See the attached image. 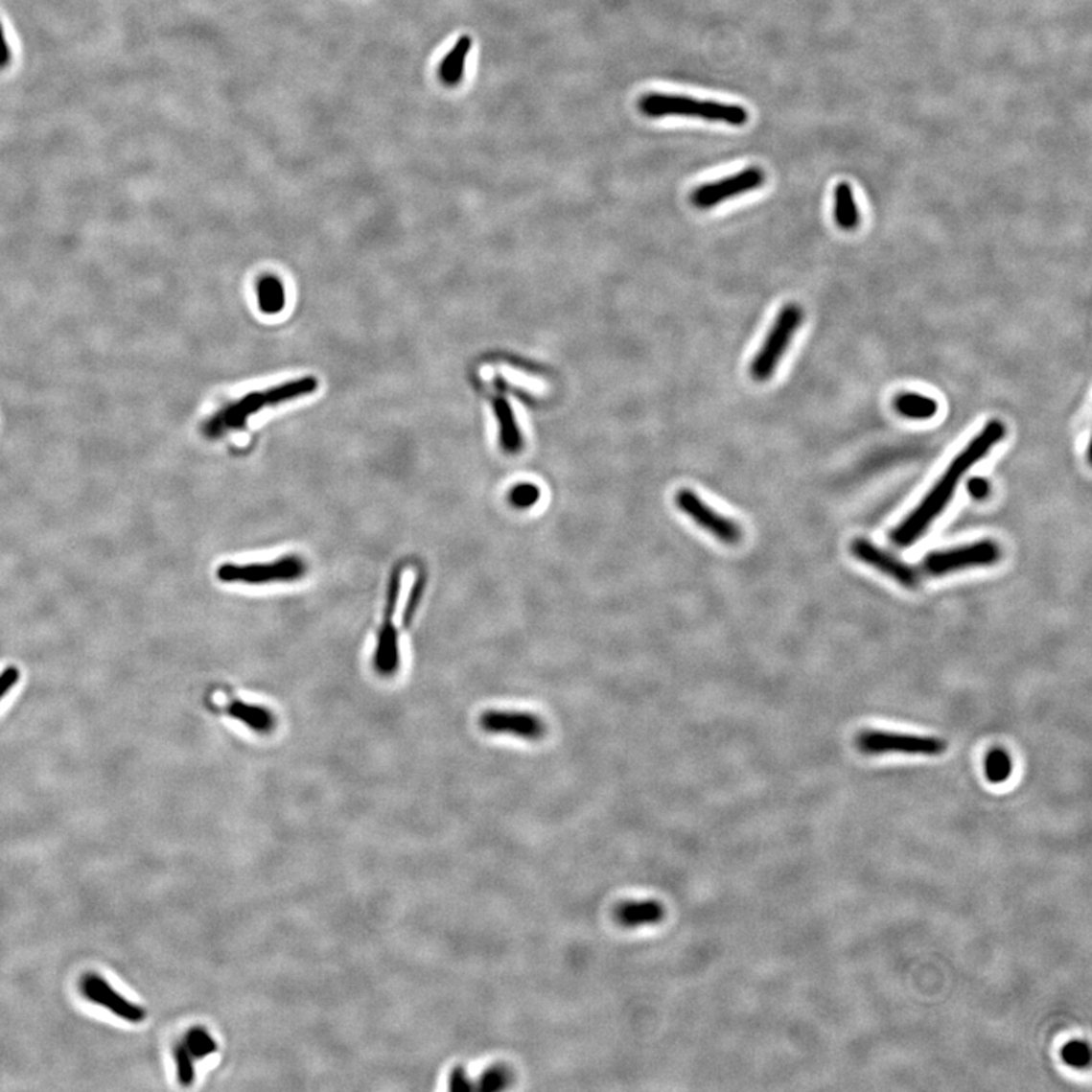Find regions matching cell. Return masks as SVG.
I'll list each match as a JSON object with an SVG mask.
<instances>
[{
	"mask_svg": "<svg viewBox=\"0 0 1092 1092\" xmlns=\"http://www.w3.org/2000/svg\"><path fill=\"white\" fill-rule=\"evenodd\" d=\"M1005 434L1006 427L1002 421L987 422V427L964 448L955 460L951 461L947 471L943 472V476L938 479V483L932 487L929 494L925 495L918 507L915 508L914 512L891 533L893 544L906 548L918 541L932 525L933 521L943 512V508L947 507L962 476H965L977 461L982 460L991 448L1005 437Z\"/></svg>",
	"mask_w": 1092,
	"mask_h": 1092,
	"instance_id": "cell-1",
	"label": "cell"
},
{
	"mask_svg": "<svg viewBox=\"0 0 1092 1092\" xmlns=\"http://www.w3.org/2000/svg\"><path fill=\"white\" fill-rule=\"evenodd\" d=\"M317 388V380L313 377L301 378L296 382L286 383L278 387L270 388L266 392L251 393L237 403L231 404L223 410L215 414L210 421L203 425V434L216 439V437L242 429L252 414L258 413L266 407L278 406L286 401L294 400L299 396L310 395Z\"/></svg>",
	"mask_w": 1092,
	"mask_h": 1092,
	"instance_id": "cell-2",
	"label": "cell"
},
{
	"mask_svg": "<svg viewBox=\"0 0 1092 1092\" xmlns=\"http://www.w3.org/2000/svg\"><path fill=\"white\" fill-rule=\"evenodd\" d=\"M639 108L646 117L653 119L671 116L697 117L710 122H724L733 127H742L748 122V113L744 106L721 104V102L697 101L689 96L648 93L639 101Z\"/></svg>",
	"mask_w": 1092,
	"mask_h": 1092,
	"instance_id": "cell-3",
	"label": "cell"
},
{
	"mask_svg": "<svg viewBox=\"0 0 1092 1092\" xmlns=\"http://www.w3.org/2000/svg\"><path fill=\"white\" fill-rule=\"evenodd\" d=\"M802 322V310L797 304L784 305L777 314L770 333L750 366V374L755 382H768L773 377Z\"/></svg>",
	"mask_w": 1092,
	"mask_h": 1092,
	"instance_id": "cell-4",
	"label": "cell"
},
{
	"mask_svg": "<svg viewBox=\"0 0 1092 1092\" xmlns=\"http://www.w3.org/2000/svg\"><path fill=\"white\" fill-rule=\"evenodd\" d=\"M307 573V562L301 555H283L270 563H223L218 568L219 580L223 583H242V585H270V583H283V581L301 580Z\"/></svg>",
	"mask_w": 1092,
	"mask_h": 1092,
	"instance_id": "cell-5",
	"label": "cell"
},
{
	"mask_svg": "<svg viewBox=\"0 0 1092 1092\" xmlns=\"http://www.w3.org/2000/svg\"><path fill=\"white\" fill-rule=\"evenodd\" d=\"M1000 559H1002L1000 546L994 541L985 539L956 548L930 552L918 569L922 575L942 577L971 568L992 567Z\"/></svg>",
	"mask_w": 1092,
	"mask_h": 1092,
	"instance_id": "cell-6",
	"label": "cell"
},
{
	"mask_svg": "<svg viewBox=\"0 0 1092 1092\" xmlns=\"http://www.w3.org/2000/svg\"><path fill=\"white\" fill-rule=\"evenodd\" d=\"M403 565H398L392 570L388 580L387 596H385L384 617L378 633L377 646L374 653V668L383 677H392L398 672L401 664L400 636L393 625V615L398 606L401 595V583H403Z\"/></svg>",
	"mask_w": 1092,
	"mask_h": 1092,
	"instance_id": "cell-7",
	"label": "cell"
},
{
	"mask_svg": "<svg viewBox=\"0 0 1092 1092\" xmlns=\"http://www.w3.org/2000/svg\"><path fill=\"white\" fill-rule=\"evenodd\" d=\"M857 748L865 755H885L903 753L912 755H940L947 750V742L940 737L918 736V734L891 733L868 730L860 733L856 740Z\"/></svg>",
	"mask_w": 1092,
	"mask_h": 1092,
	"instance_id": "cell-8",
	"label": "cell"
},
{
	"mask_svg": "<svg viewBox=\"0 0 1092 1092\" xmlns=\"http://www.w3.org/2000/svg\"><path fill=\"white\" fill-rule=\"evenodd\" d=\"M675 505L680 512L697 523L700 528L710 533L713 538L727 545H736L742 539V528L734 520L716 512L693 490L682 489L675 494Z\"/></svg>",
	"mask_w": 1092,
	"mask_h": 1092,
	"instance_id": "cell-9",
	"label": "cell"
},
{
	"mask_svg": "<svg viewBox=\"0 0 1092 1092\" xmlns=\"http://www.w3.org/2000/svg\"><path fill=\"white\" fill-rule=\"evenodd\" d=\"M763 182H765V174L762 169L747 168L732 176L700 185L693 190L690 200L700 210H710L719 203L762 187Z\"/></svg>",
	"mask_w": 1092,
	"mask_h": 1092,
	"instance_id": "cell-10",
	"label": "cell"
},
{
	"mask_svg": "<svg viewBox=\"0 0 1092 1092\" xmlns=\"http://www.w3.org/2000/svg\"><path fill=\"white\" fill-rule=\"evenodd\" d=\"M851 552L857 560L864 562L868 567L880 570L904 588H918L919 583H921L922 573L918 568L911 567L908 563L898 559L891 552L885 551L872 542L867 541V539H856L851 545Z\"/></svg>",
	"mask_w": 1092,
	"mask_h": 1092,
	"instance_id": "cell-11",
	"label": "cell"
},
{
	"mask_svg": "<svg viewBox=\"0 0 1092 1092\" xmlns=\"http://www.w3.org/2000/svg\"><path fill=\"white\" fill-rule=\"evenodd\" d=\"M479 727L492 734H510L525 740H541L546 734L544 719L531 711L487 710Z\"/></svg>",
	"mask_w": 1092,
	"mask_h": 1092,
	"instance_id": "cell-12",
	"label": "cell"
},
{
	"mask_svg": "<svg viewBox=\"0 0 1092 1092\" xmlns=\"http://www.w3.org/2000/svg\"><path fill=\"white\" fill-rule=\"evenodd\" d=\"M81 989L85 998L96 1005L104 1006L108 1009L114 1015L129 1021V1023H142L146 1018L145 1009L129 1002L127 998L122 997L119 992L114 991L113 987L102 979L101 976L96 974H88L82 979Z\"/></svg>",
	"mask_w": 1092,
	"mask_h": 1092,
	"instance_id": "cell-13",
	"label": "cell"
},
{
	"mask_svg": "<svg viewBox=\"0 0 1092 1092\" xmlns=\"http://www.w3.org/2000/svg\"><path fill=\"white\" fill-rule=\"evenodd\" d=\"M492 404H494L495 416H497L498 425H500L501 450L508 455L520 454L525 447V440H523V434L521 432L518 421H516L512 406L505 400L504 396H497Z\"/></svg>",
	"mask_w": 1092,
	"mask_h": 1092,
	"instance_id": "cell-14",
	"label": "cell"
},
{
	"mask_svg": "<svg viewBox=\"0 0 1092 1092\" xmlns=\"http://www.w3.org/2000/svg\"><path fill=\"white\" fill-rule=\"evenodd\" d=\"M617 924L627 929L659 924L664 918V908L659 901H627L615 909Z\"/></svg>",
	"mask_w": 1092,
	"mask_h": 1092,
	"instance_id": "cell-15",
	"label": "cell"
},
{
	"mask_svg": "<svg viewBox=\"0 0 1092 1092\" xmlns=\"http://www.w3.org/2000/svg\"><path fill=\"white\" fill-rule=\"evenodd\" d=\"M226 713L258 734L272 733L276 727V719L272 710L263 708V706L249 705L244 701L234 700L226 706Z\"/></svg>",
	"mask_w": 1092,
	"mask_h": 1092,
	"instance_id": "cell-16",
	"label": "cell"
},
{
	"mask_svg": "<svg viewBox=\"0 0 1092 1092\" xmlns=\"http://www.w3.org/2000/svg\"><path fill=\"white\" fill-rule=\"evenodd\" d=\"M833 197H835L833 215H835L839 228L846 229V231L856 228L859 225L860 218L851 185L847 184V182L836 185Z\"/></svg>",
	"mask_w": 1092,
	"mask_h": 1092,
	"instance_id": "cell-17",
	"label": "cell"
},
{
	"mask_svg": "<svg viewBox=\"0 0 1092 1092\" xmlns=\"http://www.w3.org/2000/svg\"><path fill=\"white\" fill-rule=\"evenodd\" d=\"M471 48V36H460L453 51L443 58L442 66H440V78L445 84L455 85L460 82Z\"/></svg>",
	"mask_w": 1092,
	"mask_h": 1092,
	"instance_id": "cell-18",
	"label": "cell"
},
{
	"mask_svg": "<svg viewBox=\"0 0 1092 1092\" xmlns=\"http://www.w3.org/2000/svg\"><path fill=\"white\" fill-rule=\"evenodd\" d=\"M894 408L896 413L901 414L904 418L917 419H930L938 413L937 400H933L930 396L919 395V393H903V395L896 396L894 401Z\"/></svg>",
	"mask_w": 1092,
	"mask_h": 1092,
	"instance_id": "cell-19",
	"label": "cell"
},
{
	"mask_svg": "<svg viewBox=\"0 0 1092 1092\" xmlns=\"http://www.w3.org/2000/svg\"><path fill=\"white\" fill-rule=\"evenodd\" d=\"M258 304L266 314H275L284 309L286 291L276 276H265L258 284Z\"/></svg>",
	"mask_w": 1092,
	"mask_h": 1092,
	"instance_id": "cell-20",
	"label": "cell"
},
{
	"mask_svg": "<svg viewBox=\"0 0 1092 1092\" xmlns=\"http://www.w3.org/2000/svg\"><path fill=\"white\" fill-rule=\"evenodd\" d=\"M182 1045L192 1055L193 1059H203L218 1052V1044L203 1027H192L185 1034Z\"/></svg>",
	"mask_w": 1092,
	"mask_h": 1092,
	"instance_id": "cell-21",
	"label": "cell"
},
{
	"mask_svg": "<svg viewBox=\"0 0 1092 1092\" xmlns=\"http://www.w3.org/2000/svg\"><path fill=\"white\" fill-rule=\"evenodd\" d=\"M985 773L991 783H1003L1012 774V760L1003 748H994L985 760Z\"/></svg>",
	"mask_w": 1092,
	"mask_h": 1092,
	"instance_id": "cell-22",
	"label": "cell"
},
{
	"mask_svg": "<svg viewBox=\"0 0 1092 1092\" xmlns=\"http://www.w3.org/2000/svg\"><path fill=\"white\" fill-rule=\"evenodd\" d=\"M541 489L533 483L516 484L507 495L510 505L518 510H528L541 501Z\"/></svg>",
	"mask_w": 1092,
	"mask_h": 1092,
	"instance_id": "cell-23",
	"label": "cell"
},
{
	"mask_svg": "<svg viewBox=\"0 0 1092 1092\" xmlns=\"http://www.w3.org/2000/svg\"><path fill=\"white\" fill-rule=\"evenodd\" d=\"M510 1081H512L510 1071L502 1067V1065H498V1067L490 1068V1070H487L486 1073L481 1076L478 1085H476V1089L486 1092L501 1091V1089L507 1088V1086L510 1085Z\"/></svg>",
	"mask_w": 1092,
	"mask_h": 1092,
	"instance_id": "cell-24",
	"label": "cell"
},
{
	"mask_svg": "<svg viewBox=\"0 0 1092 1092\" xmlns=\"http://www.w3.org/2000/svg\"><path fill=\"white\" fill-rule=\"evenodd\" d=\"M193 1060H195V1059H193L192 1055H190V1053L187 1052V1049H185L184 1045H182V1044L178 1045V1047H176V1049H174V1062H176V1075H178V1080L182 1086L192 1085L193 1081H195V1078H197V1073H195V1065H193Z\"/></svg>",
	"mask_w": 1092,
	"mask_h": 1092,
	"instance_id": "cell-25",
	"label": "cell"
},
{
	"mask_svg": "<svg viewBox=\"0 0 1092 1092\" xmlns=\"http://www.w3.org/2000/svg\"><path fill=\"white\" fill-rule=\"evenodd\" d=\"M1062 1057L1070 1067L1085 1068L1088 1067L1089 1060H1091V1053H1089V1047L1085 1042L1073 1041L1065 1045V1049L1062 1050Z\"/></svg>",
	"mask_w": 1092,
	"mask_h": 1092,
	"instance_id": "cell-26",
	"label": "cell"
},
{
	"mask_svg": "<svg viewBox=\"0 0 1092 1092\" xmlns=\"http://www.w3.org/2000/svg\"><path fill=\"white\" fill-rule=\"evenodd\" d=\"M425 586H427V575L421 572L414 581L410 596L407 599L406 609H404L403 622L406 627H410L411 621H413L414 614H416L422 595H424Z\"/></svg>",
	"mask_w": 1092,
	"mask_h": 1092,
	"instance_id": "cell-27",
	"label": "cell"
},
{
	"mask_svg": "<svg viewBox=\"0 0 1092 1092\" xmlns=\"http://www.w3.org/2000/svg\"><path fill=\"white\" fill-rule=\"evenodd\" d=\"M450 1089L451 1091H472V1089H476V1085L472 1083L471 1079L466 1075V1071L457 1067L451 1075Z\"/></svg>",
	"mask_w": 1092,
	"mask_h": 1092,
	"instance_id": "cell-28",
	"label": "cell"
},
{
	"mask_svg": "<svg viewBox=\"0 0 1092 1092\" xmlns=\"http://www.w3.org/2000/svg\"><path fill=\"white\" fill-rule=\"evenodd\" d=\"M20 679V672L15 666H8L2 674H0V700L10 692V689L17 685Z\"/></svg>",
	"mask_w": 1092,
	"mask_h": 1092,
	"instance_id": "cell-29",
	"label": "cell"
},
{
	"mask_svg": "<svg viewBox=\"0 0 1092 1092\" xmlns=\"http://www.w3.org/2000/svg\"><path fill=\"white\" fill-rule=\"evenodd\" d=\"M966 489H968V494L971 495L974 500H985V498H987V495H989V492H991V486L987 483V479L980 478V476H974V478L969 479L968 484H966Z\"/></svg>",
	"mask_w": 1092,
	"mask_h": 1092,
	"instance_id": "cell-30",
	"label": "cell"
},
{
	"mask_svg": "<svg viewBox=\"0 0 1092 1092\" xmlns=\"http://www.w3.org/2000/svg\"><path fill=\"white\" fill-rule=\"evenodd\" d=\"M10 49H8L7 40H5L4 28L0 25V69H4L10 64Z\"/></svg>",
	"mask_w": 1092,
	"mask_h": 1092,
	"instance_id": "cell-31",
	"label": "cell"
}]
</instances>
